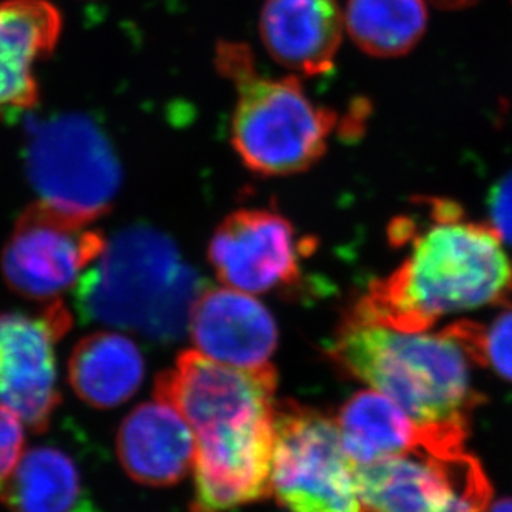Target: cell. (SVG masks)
Returning <instances> with one entry per match:
<instances>
[{
    "mask_svg": "<svg viewBox=\"0 0 512 512\" xmlns=\"http://www.w3.org/2000/svg\"><path fill=\"white\" fill-rule=\"evenodd\" d=\"M328 356L423 428L468 431L469 414L481 401L471 386V356L451 326L439 333L399 331L346 315Z\"/></svg>",
    "mask_w": 512,
    "mask_h": 512,
    "instance_id": "3957f363",
    "label": "cell"
},
{
    "mask_svg": "<svg viewBox=\"0 0 512 512\" xmlns=\"http://www.w3.org/2000/svg\"><path fill=\"white\" fill-rule=\"evenodd\" d=\"M424 215L394 218L393 247H409L403 263L371 283L348 315L399 331H428L443 318L503 303L512 266L493 227L466 222L459 203L426 198Z\"/></svg>",
    "mask_w": 512,
    "mask_h": 512,
    "instance_id": "7a4b0ae2",
    "label": "cell"
},
{
    "mask_svg": "<svg viewBox=\"0 0 512 512\" xmlns=\"http://www.w3.org/2000/svg\"><path fill=\"white\" fill-rule=\"evenodd\" d=\"M276 371L240 368L185 351L158 376L155 396L172 403L195 436L190 512H232L270 494Z\"/></svg>",
    "mask_w": 512,
    "mask_h": 512,
    "instance_id": "6da1fadb",
    "label": "cell"
},
{
    "mask_svg": "<svg viewBox=\"0 0 512 512\" xmlns=\"http://www.w3.org/2000/svg\"><path fill=\"white\" fill-rule=\"evenodd\" d=\"M0 493L10 512H72L80 499L79 471L60 449H30Z\"/></svg>",
    "mask_w": 512,
    "mask_h": 512,
    "instance_id": "ac0fdd59",
    "label": "cell"
},
{
    "mask_svg": "<svg viewBox=\"0 0 512 512\" xmlns=\"http://www.w3.org/2000/svg\"><path fill=\"white\" fill-rule=\"evenodd\" d=\"M22 448H24L22 419L7 406L0 404V491L19 463V459L22 458Z\"/></svg>",
    "mask_w": 512,
    "mask_h": 512,
    "instance_id": "44dd1931",
    "label": "cell"
},
{
    "mask_svg": "<svg viewBox=\"0 0 512 512\" xmlns=\"http://www.w3.org/2000/svg\"><path fill=\"white\" fill-rule=\"evenodd\" d=\"M145 375L142 353L127 336L100 331L75 345L69 381L75 393L95 408L109 409L137 393Z\"/></svg>",
    "mask_w": 512,
    "mask_h": 512,
    "instance_id": "2e32d148",
    "label": "cell"
},
{
    "mask_svg": "<svg viewBox=\"0 0 512 512\" xmlns=\"http://www.w3.org/2000/svg\"><path fill=\"white\" fill-rule=\"evenodd\" d=\"M60 32L62 15L49 0H0V119L35 107V64L54 52Z\"/></svg>",
    "mask_w": 512,
    "mask_h": 512,
    "instance_id": "4fadbf2b",
    "label": "cell"
},
{
    "mask_svg": "<svg viewBox=\"0 0 512 512\" xmlns=\"http://www.w3.org/2000/svg\"><path fill=\"white\" fill-rule=\"evenodd\" d=\"M270 493L290 512H371L338 424L293 401L276 404Z\"/></svg>",
    "mask_w": 512,
    "mask_h": 512,
    "instance_id": "ba28073f",
    "label": "cell"
},
{
    "mask_svg": "<svg viewBox=\"0 0 512 512\" xmlns=\"http://www.w3.org/2000/svg\"><path fill=\"white\" fill-rule=\"evenodd\" d=\"M471 358L512 381V308L503 311L489 328L476 325Z\"/></svg>",
    "mask_w": 512,
    "mask_h": 512,
    "instance_id": "ffe728a7",
    "label": "cell"
},
{
    "mask_svg": "<svg viewBox=\"0 0 512 512\" xmlns=\"http://www.w3.org/2000/svg\"><path fill=\"white\" fill-rule=\"evenodd\" d=\"M72 512H100L99 509H95L94 504L87 501V499H79V503L75 506Z\"/></svg>",
    "mask_w": 512,
    "mask_h": 512,
    "instance_id": "d4e9b609",
    "label": "cell"
},
{
    "mask_svg": "<svg viewBox=\"0 0 512 512\" xmlns=\"http://www.w3.org/2000/svg\"><path fill=\"white\" fill-rule=\"evenodd\" d=\"M105 243L102 233L37 200L20 213L5 245V281L30 300L59 301L104 252Z\"/></svg>",
    "mask_w": 512,
    "mask_h": 512,
    "instance_id": "9c48e42d",
    "label": "cell"
},
{
    "mask_svg": "<svg viewBox=\"0 0 512 512\" xmlns=\"http://www.w3.org/2000/svg\"><path fill=\"white\" fill-rule=\"evenodd\" d=\"M188 330L202 355L240 368L268 365L278 328L265 305L235 288H210L198 295Z\"/></svg>",
    "mask_w": 512,
    "mask_h": 512,
    "instance_id": "7c38bea8",
    "label": "cell"
},
{
    "mask_svg": "<svg viewBox=\"0 0 512 512\" xmlns=\"http://www.w3.org/2000/svg\"><path fill=\"white\" fill-rule=\"evenodd\" d=\"M117 449L120 463L137 483L170 486L192 469L197 446L183 414L155 396L125 418Z\"/></svg>",
    "mask_w": 512,
    "mask_h": 512,
    "instance_id": "9a60e30c",
    "label": "cell"
},
{
    "mask_svg": "<svg viewBox=\"0 0 512 512\" xmlns=\"http://www.w3.org/2000/svg\"><path fill=\"white\" fill-rule=\"evenodd\" d=\"M343 27L335 0H266L261 9L260 35L268 54L308 77L333 69Z\"/></svg>",
    "mask_w": 512,
    "mask_h": 512,
    "instance_id": "5bb4252c",
    "label": "cell"
},
{
    "mask_svg": "<svg viewBox=\"0 0 512 512\" xmlns=\"http://www.w3.org/2000/svg\"><path fill=\"white\" fill-rule=\"evenodd\" d=\"M306 245L280 213L243 208L218 225L208 258L225 285L256 295L296 285Z\"/></svg>",
    "mask_w": 512,
    "mask_h": 512,
    "instance_id": "8fae6325",
    "label": "cell"
},
{
    "mask_svg": "<svg viewBox=\"0 0 512 512\" xmlns=\"http://www.w3.org/2000/svg\"><path fill=\"white\" fill-rule=\"evenodd\" d=\"M202 281L177 245L148 227L117 233L75 286L80 318L172 343L188 328Z\"/></svg>",
    "mask_w": 512,
    "mask_h": 512,
    "instance_id": "277c9868",
    "label": "cell"
},
{
    "mask_svg": "<svg viewBox=\"0 0 512 512\" xmlns=\"http://www.w3.org/2000/svg\"><path fill=\"white\" fill-rule=\"evenodd\" d=\"M351 39L373 57H401L428 25L424 0H350L343 15Z\"/></svg>",
    "mask_w": 512,
    "mask_h": 512,
    "instance_id": "d6986e66",
    "label": "cell"
},
{
    "mask_svg": "<svg viewBox=\"0 0 512 512\" xmlns=\"http://www.w3.org/2000/svg\"><path fill=\"white\" fill-rule=\"evenodd\" d=\"M70 321L60 301L40 316L0 315V404L34 431L49 426L60 403L54 346Z\"/></svg>",
    "mask_w": 512,
    "mask_h": 512,
    "instance_id": "30bf717a",
    "label": "cell"
},
{
    "mask_svg": "<svg viewBox=\"0 0 512 512\" xmlns=\"http://www.w3.org/2000/svg\"><path fill=\"white\" fill-rule=\"evenodd\" d=\"M484 512H512V498L499 499L496 503L488 504Z\"/></svg>",
    "mask_w": 512,
    "mask_h": 512,
    "instance_id": "603a6c76",
    "label": "cell"
},
{
    "mask_svg": "<svg viewBox=\"0 0 512 512\" xmlns=\"http://www.w3.org/2000/svg\"><path fill=\"white\" fill-rule=\"evenodd\" d=\"M491 227L501 242L512 245V172L494 183L488 195Z\"/></svg>",
    "mask_w": 512,
    "mask_h": 512,
    "instance_id": "7402d4cb",
    "label": "cell"
},
{
    "mask_svg": "<svg viewBox=\"0 0 512 512\" xmlns=\"http://www.w3.org/2000/svg\"><path fill=\"white\" fill-rule=\"evenodd\" d=\"M24 165L40 202L80 225L109 213L122 185V167L109 138L77 112L29 120Z\"/></svg>",
    "mask_w": 512,
    "mask_h": 512,
    "instance_id": "8992f818",
    "label": "cell"
},
{
    "mask_svg": "<svg viewBox=\"0 0 512 512\" xmlns=\"http://www.w3.org/2000/svg\"><path fill=\"white\" fill-rule=\"evenodd\" d=\"M217 65L237 87L232 145L252 172L286 177L320 162L338 124L333 110L311 102L295 77L258 74L247 45H218Z\"/></svg>",
    "mask_w": 512,
    "mask_h": 512,
    "instance_id": "5b68a950",
    "label": "cell"
},
{
    "mask_svg": "<svg viewBox=\"0 0 512 512\" xmlns=\"http://www.w3.org/2000/svg\"><path fill=\"white\" fill-rule=\"evenodd\" d=\"M345 451L355 466L378 463L423 439L419 426L398 403L376 389L356 393L338 414Z\"/></svg>",
    "mask_w": 512,
    "mask_h": 512,
    "instance_id": "e0dca14e",
    "label": "cell"
},
{
    "mask_svg": "<svg viewBox=\"0 0 512 512\" xmlns=\"http://www.w3.org/2000/svg\"><path fill=\"white\" fill-rule=\"evenodd\" d=\"M464 431L426 428L423 439L391 458L356 466L371 512H484L491 484L463 448Z\"/></svg>",
    "mask_w": 512,
    "mask_h": 512,
    "instance_id": "52a82bcc",
    "label": "cell"
},
{
    "mask_svg": "<svg viewBox=\"0 0 512 512\" xmlns=\"http://www.w3.org/2000/svg\"><path fill=\"white\" fill-rule=\"evenodd\" d=\"M436 4L443 5V7H448V9H459V7H464V5L473 4L476 0H434Z\"/></svg>",
    "mask_w": 512,
    "mask_h": 512,
    "instance_id": "cb8c5ba5",
    "label": "cell"
}]
</instances>
